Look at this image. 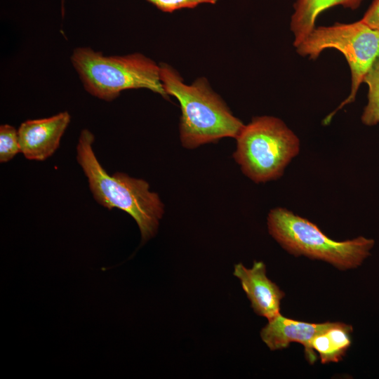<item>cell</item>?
<instances>
[{"instance_id": "8fae6325", "label": "cell", "mask_w": 379, "mask_h": 379, "mask_svg": "<svg viewBox=\"0 0 379 379\" xmlns=\"http://www.w3.org/2000/svg\"><path fill=\"white\" fill-rule=\"evenodd\" d=\"M352 331L351 325L334 322L330 328L312 339L311 345L319 354L321 364L338 362L343 359L351 345Z\"/></svg>"}, {"instance_id": "5bb4252c", "label": "cell", "mask_w": 379, "mask_h": 379, "mask_svg": "<svg viewBox=\"0 0 379 379\" xmlns=\"http://www.w3.org/2000/svg\"><path fill=\"white\" fill-rule=\"evenodd\" d=\"M159 10L171 13L182 8H193L201 4H215L218 0H147Z\"/></svg>"}, {"instance_id": "9a60e30c", "label": "cell", "mask_w": 379, "mask_h": 379, "mask_svg": "<svg viewBox=\"0 0 379 379\" xmlns=\"http://www.w3.org/2000/svg\"><path fill=\"white\" fill-rule=\"evenodd\" d=\"M368 25L379 30V0H373L361 19Z\"/></svg>"}, {"instance_id": "52a82bcc", "label": "cell", "mask_w": 379, "mask_h": 379, "mask_svg": "<svg viewBox=\"0 0 379 379\" xmlns=\"http://www.w3.org/2000/svg\"><path fill=\"white\" fill-rule=\"evenodd\" d=\"M70 119L69 114L62 112L22 122L18 130L20 152L29 160L44 161L50 157L60 146Z\"/></svg>"}, {"instance_id": "9c48e42d", "label": "cell", "mask_w": 379, "mask_h": 379, "mask_svg": "<svg viewBox=\"0 0 379 379\" xmlns=\"http://www.w3.org/2000/svg\"><path fill=\"white\" fill-rule=\"evenodd\" d=\"M334 322L307 323L283 317L279 314L268 321L260 331L262 341L271 350L287 348L291 343H299L305 347L306 359L310 364L317 361L311 345L312 339L330 328Z\"/></svg>"}, {"instance_id": "3957f363", "label": "cell", "mask_w": 379, "mask_h": 379, "mask_svg": "<svg viewBox=\"0 0 379 379\" xmlns=\"http://www.w3.org/2000/svg\"><path fill=\"white\" fill-rule=\"evenodd\" d=\"M71 61L92 95L111 101L121 91L146 88L168 100L160 79V67L141 53L105 56L89 47L77 48Z\"/></svg>"}, {"instance_id": "ba28073f", "label": "cell", "mask_w": 379, "mask_h": 379, "mask_svg": "<svg viewBox=\"0 0 379 379\" xmlns=\"http://www.w3.org/2000/svg\"><path fill=\"white\" fill-rule=\"evenodd\" d=\"M233 274L239 279L255 314L268 321L280 314L281 300L285 293L268 279L263 262L255 261L251 268L236 264Z\"/></svg>"}, {"instance_id": "4fadbf2b", "label": "cell", "mask_w": 379, "mask_h": 379, "mask_svg": "<svg viewBox=\"0 0 379 379\" xmlns=\"http://www.w3.org/2000/svg\"><path fill=\"white\" fill-rule=\"evenodd\" d=\"M20 152L18 131L12 126L4 124L0 126V162L11 160Z\"/></svg>"}, {"instance_id": "7c38bea8", "label": "cell", "mask_w": 379, "mask_h": 379, "mask_svg": "<svg viewBox=\"0 0 379 379\" xmlns=\"http://www.w3.org/2000/svg\"><path fill=\"white\" fill-rule=\"evenodd\" d=\"M364 83L368 87V103L364 109L361 121L366 126L379 123V58L366 74Z\"/></svg>"}, {"instance_id": "277c9868", "label": "cell", "mask_w": 379, "mask_h": 379, "mask_svg": "<svg viewBox=\"0 0 379 379\" xmlns=\"http://www.w3.org/2000/svg\"><path fill=\"white\" fill-rule=\"evenodd\" d=\"M267 227L289 253L321 260L342 270L361 265L375 244L373 239L362 236L343 241L333 240L314 223L280 207L269 212Z\"/></svg>"}, {"instance_id": "7a4b0ae2", "label": "cell", "mask_w": 379, "mask_h": 379, "mask_svg": "<svg viewBox=\"0 0 379 379\" xmlns=\"http://www.w3.org/2000/svg\"><path fill=\"white\" fill-rule=\"evenodd\" d=\"M159 67L165 91L180 103V140L185 148L192 149L224 138L237 137L244 124L212 90L206 78L187 85L168 64Z\"/></svg>"}, {"instance_id": "30bf717a", "label": "cell", "mask_w": 379, "mask_h": 379, "mask_svg": "<svg viewBox=\"0 0 379 379\" xmlns=\"http://www.w3.org/2000/svg\"><path fill=\"white\" fill-rule=\"evenodd\" d=\"M363 0H297L291 20V30L294 34L293 46L297 47L315 28L317 16L324 11L342 6L355 10Z\"/></svg>"}, {"instance_id": "5b68a950", "label": "cell", "mask_w": 379, "mask_h": 379, "mask_svg": "<svg viewBox=\"0 0 379 379\" xmlns=\"http://www.w3.org/2000/svg\"><path fill=\"white\" fill-rule=\"evenodd\" d=\"M233 158L255 183L279 178L300 152L297 135L277 117H255L237 137Z\"/></svg>"}, {"instance_id": "8992f818", "label": "cell", "mask_w": 379, "mask_h": 379, "mask_svg": "<svg viewBox=\"0 0 379 379\" xmlns=\"http://www.w3.org/2000/svg\"><path fill=\"white\" fill-rule=\"evenodd\" d=\"M296 48L302 56L316 60L325 49L334 48L345 56L351 72V91L347 98L323 121L328 124L337 111L355 100L366 74L379 58V30L361 20L352 23L336 22L315 27Z\"/></svg>"}, {"instance_id": "2e32d148", "label": "cell", "mask_w": 379, "mask_h": 379, "mask_svg": "<svg viewBox=\"0 0 379 379\" xmlns=\"http://www.w3.org/2000/svg\"><path fill=\"white\" fill-rule=\"evenodd\" d=\"M64 0H62V4H63Z\"/></svg>"}, {"instance_id": "6da1fadb", "label": "cell", "mask_w": 379, "mask_h": 379, "mask_svg": "<svg viewBox=\"0 0 379 379\" xmlns=\"http://www.w3.org/2000/svg\"><path fill=\"white\" fill-rule=\"evenodd\" d=\"M94 139L89 130L84 129L77 146V160L87 178L93 197L108 209L116 208L129 214L136 222L144 244L156 235L164 205L145 180L121 172L109 175L95 155Z\"/></svg>"}]
</instances>
